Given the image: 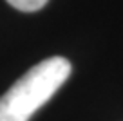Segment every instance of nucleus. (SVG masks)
I'll return each instance as SVG.
<instances>
[{"mask_svg": "<svg viewBox=\"0 0 123 121\" xmlns=\"http://www.w3.org/2000/svg\"><path fill=\"white\" fill-rule=\"evenodd\" d=\"M71 61L53 56L31 67L0 98V121H29L69 78Z\"/></svg>", "mask_w": 123, "mask_h": 121, "instance_id": "f257e3e1", "label": "nucleus"}, {"mask_svg": "<svg viewBox=\"0 0 123 121\" xmlns=\"http://www.w3.org/2000/svg\"><path fill=\"white\" fill-rule=\"evenodd\" d=\"M49 0H7V4L13 6L18 11H25V13H33L42 9Z\"/></svg>", "mask_w": 123, "mask_h": 121, "instance_id": "f03ea898", "label": "nucleus"}]
</instances>
